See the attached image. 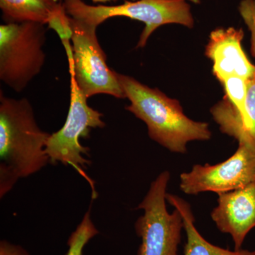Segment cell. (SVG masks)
Masks as SVG:
<instances>
[{"label":"cell","instance_id":"obj_11","mask_svg":"<svg viewBox=\"0 0 255 255\" xmlns=\"http://www.w3.org/2000/svg\"><path fill=\"white\" fill-rule=\"evenodd\" d=\"M0 9L5 23L46 25L66 12L63 3L57 0H0Z\"/></svg>","mask_w":255,"mask_h":255},{"label":"cell","instance_id":"obj_20","mask_svg":"<svg viewBox=\"0 0 255 255\" xmlns=\"http://www.w3.org/2000/svg\"><path fill=\"white\" fill-rule=\"evenodd\" d=\"M253 253H254V255H255V251H253Z\"/></svg>","mask_w":255,"mask_h":255},{"label":"cell","instance_id":"obj_15","mask_svg":"<svg viewBox=\"0 0 255 255\" xmlns=\"http://www.w3.org/2000/svg\"><path fill=\"white\" fill-rule=\"evenodd\" d=\"M248 90L246 102V132L250 143L255 149V73L247 80Z\"/></svg>","mask_w":255,"mask_h":255},{"label":"cell","instance_id":"obj_3","mask_svg":"<svg viewBox=\"0 0 255 255\" xmlns=\"http://www.w3.org/2000/svg\"><path fill=\"white\" fill-rule=\"evenodd\" d=\"M64 8L70 17L97 28L114 17H127L140 21L145 28L137 48L146 46L151 35L163 25L176 23L194 27V18L186 0H134L119 5H90L82 0H64Z\"/></svg>","mask_w":255,"mask_h":255},{"label":"cell","instance_id":"obj_9","mask_svg":"<svg viewBox=\"0 0 255 255\" xmlns=\"http://www.w3.org/2000/svg\"><path fill=\"white\" fill-rule=\"evenodd\" d=\"M218 196L211 219L221 233L231 236L235 251H240L248 233L255 228V182Z\"/></svg>","mask_w":255,"mask_h":255},{"label":"cell","instance_id":"obj_10","mask_svg":"<svg viewBox=\"0 0 255 255\" xmlns=\"http://www.w3.org/2000/svg\"><path fill=\"white\" fill-rule=\"evenodd\" d=\"M243 38V30L234 27L216 28L210 34L206 55L213 62V74L219 81L231 75L248 80L255 73V65L242 46Z\"/></svg>","mask_w":255,"mask_h":255},{"label":"cell","instance_id":"obj_13","mask_svg":"<svg viewBox=\"0 0 255 255\" xmlns=\"http://www.w3.org/2000/svg\"><path fill=\"white\" fill-rule=\"evenodd\" d=\"M247 80H248L237 75H231L219 81L224 88L225 97L233 104L239 112L246 132L247 127L246 102L247 90H248Z\"/></svg>","mask_w":255,"mask_h":255},{"label":"cell","instance_id":"obj_6","mask_svg":"<svg viewBox=\"0 0 255 255\" xmlns=\"http://www.w3.org/2000/svg\"><path fill=\"white\" fill-rule=\"evenodd\" d=\"M87 100L71 75L68 116L63 127L50 134L46 152L50 163L60 162L63 165L71 166L88 181L95 192L93 184L84 172L87 166L91 163L85 157L89 155L90 149L82 145L80 139L89 137L92 128L105 127L106 124L102 120L103 114L90 107Z\"/></svg>","mask_w":255,"mask_h":255},{"label":"cell","instance_id":"obj_7","mask_svg":"<svg viewBox=\"0 0 255 255\" xmlns=\"http://www.w3.org/2000/svg\"><path fill=\"white\" fill-rule=\"evenodd\" d=\"M73 59L69 61L70 75L87 98L107 95L126 98L117 73L107 63V55L97 36V28L70 16Z\"/></svg>","mask_w":255,"mask_h":255},{"label":"cell","instance_id":"obj_8","mask_svg":"<svg viewBox=\"0 0 255 255\" xmlns=\"http://www.w3.org/2000/svg\"><path fill=\"white\" fill-rule=\"evenodd\" d=\"M179 187L188 195L236 190L255 182V149L239 144L231 157L219 164H195L179 177Z\"/></svg>","mask_w":255,"mask_h":255},{"label":"cell","instance_id":"obj_12","mask_svg":"<svg viewBox=\"0 0 255 255\" xmlns=\"http://www.w3.org/2000/svg\"><path fill=\"white\" fill-rule=\"evenodd\" d=\"M166 199L182 214L184 229L187 234L184 255H254L253 251L243 249L231 251L211 244L201 236L196 228L195 219L189 203L179 196L168 193Z\"/></svg>","mask_w":255,"mask_h":255},{"label":"cell","instance_id":"obj_16","mask_svg":"<svg viewBox=\"0 0 255 255\" xmlns=\"http://www.w3.org/2000/svg\"><path fill=\"white\" fill-rule=\"evenodd\" d=\"M239 11L251 31V53L255 58V0H242L239 5Z\"/></svg>","mask_w":255,"mask_h":255},{"label":"cell","instance_id":"obj_17","mask_svg":"<svg viewBox=\"0 0 255 255\" xmlns=\"http://www.w3.org/2000/svg\"><path fill=\"white\" fill-rule=\"evenodd\" d=\"M0 255H31L19 245L13 244L5 240L0 242Z\"/></svg>","mask_w":255,"mask_h":255},{"label":"cell","instance_id":"obj_5","mask_svg":"<svg viewBox=\"0 0 255 255\" xmlns=\"http://www.w3.org/2000/svg\"><path fill=\"white\" fill-rule=\"evenodd\" d=\"M169 171H164L151 183L150 189L137 206L143 214L137 219L135 230L141 239L137 255H179L184 221L179 210L169 213L166 206Z\"/></svg>","mask_w":255,"mask_h":255},{"label":"cell","instance_id":"obj_19","mask_svg":"<svg viewBox=\"0 0 255 255\" xmlns=\"http://www.w3.org/2000/svg\"><path fill=\"white\" fill-rule=\"evenodd\" d=\"M186 1H189V2L194 3V4H199V3H200V0H186Z\"/></svg>","mask_w":255,"mask_h":255},{"label":"cell","instance_id":"obj_2","mask_svg":"<svg viewBox=\"0 0 255 255\" xmlns=\"http://www.w3.org/2000/svg\"><path fill=\"white\" fill-rule=\"evenodd\" d=\"M117 76L126 98L130 102L126 110L142 121L149 137L164 148L184 154L189 142L211 138L209 124L187 117L179 101L128 75L117 73Z\"/></svg>","mask_w":255,"mask_h":255},{"label":"cell","instance_id":"obj_14","mask_svg":"<svg viewBox=\"0 0 255 255\" xmlns=\"http://www.w3.org/2000/svg\"><path fill=\"white\" fill-rule=\"evenodd\" d=\"M99 234L100 231L92 221L89 209L84 215L81 222L69 237L67 243L68 250L65 255H83L85 246Z\"/></svg>","mask_w":255,"mask_h":255},{"label":"cell","instance_id":"obj_18","mask_svg":"<svg viewBox=\"0 0 255 255\" xmlns=\"http://www.w3.org/2000/svg\"><path fill=\"white\" fill-rule=\"evenodd\" d=\"M57 1L61 2L62 0H57ZM119 1V0H92V1L95 3H107V2H115V1ZM134 1V0H132Z\"/></svg>","mask_w":255,"mask_h":255},{"label":"cell","instance_id":"obj_4","mask_svg":"<svg viewBox=\"0 0 255 255\" xmlns=\"http://www.w3.org/2000/svg\"><path fill=\"white\" fill-rule=\"evenodd\" d=\"M46 28L36 22L0 25V80L13 91L23 92L41 73Z\"/></svg>","mask_w":255,"mask_h":255},{"label":"cell","instance_id":"obj_1","mask_svg":"<svg viewBox=\"0 0 255 255\" xmlns=\"http://www.w3.org/2000/svg\"><path fill=\"white\" fill-rule=\"evenodd\" d=\"M50 133L37 124L31 102L0 92V198L18 179L29 177L50 163L46 152Z\"/></svg>","mask_w":255,"mask_h":255}]
</instances>
